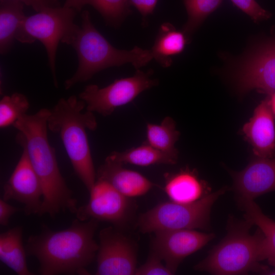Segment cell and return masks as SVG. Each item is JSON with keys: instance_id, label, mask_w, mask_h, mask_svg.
<instances>
[{"instance_id": "1", "label": "cell", "mask_w": 275, "mask_h": 275, "mask_svg": "<svg viewBox=\"0 0 275 275\" xmlns=\"http://www.w3.org/2000/svg\"><path fill=\"white\" fill-rule=\"evenodd\" d=\"M98 222L76 218L69 227L58 231L43 225L40 234L28 238L26 255L38 260L42 275L89 274L86 267L94 259L99 247L94 239Z\"/></svg>"}, {"instance_id": "2", "label": "cell", "mask_w": 275, "mask_h": 275, "mask_svg": "<svg viewBox=\"0 0 275 275\" xmlns=\"http://www.w3.org/2000/svg\"><path fill=\"white\" fill-rule=\"evenodd\" d=\"M49 109L41 108L33 115L25 114L13 125L18 131L17 142L24 149L37 173L43 190L39 215L54 217L61 211L75 213L77 201L73 197L60 172L56 152L47 135Z\"/></svg>"}, {"instance_id": "3", "label": "cell", "mask_w": 275, "mask_h": 275, "mask_svg": "<svg viewBox=\"0 0 275 275\" xmlns=\"http://www.w3.org/2000/svg\"><path fill=\"white\" fill-rule=\"evenodd\" d=\"M252 226L245 218L240 221L231 216L225 237L195 266V269L218 275L243 274L252 271L264 274L269 268L260 263L267 259L265 239L259 228L251 234Z\"/></svg>"}, {"instance_id": "4", "label": "cell", "mask_w": 275, "mask_h": 275, "mask_svg": "<svg viewBox=\"0 0 275 275\" xmlns=\"http://www.w3.org/2000/svg\"><path fill=\"white\" fill-rule=\"evenodd\" d=\"M84 101L72 95L61 98L47 118L48 129L60 136L76 175L89 191L96 179L87 130H94L97 123L93 112L86 110Z\"/></svg>"}, {"instance_id": "5", "label": "cell", "mask_w": 275, "mask_h": 275, "mask_svg": "<svg viewBox=\"0 0 275 275\" xmlns=\"http://www.w3.org/2000/svg\"><path fill=\"white\" fill-rule=\"evenodd\" d=\"M71 45L77 53L78 65L72 76L65 81L66 90L105 69L130 63L140 69L153 59L150 49L135 46L127 50L114 47L96 29L87 10L81 13V25Z\"/></svg>"}, {"instance_id": "6", "label": "cell", "mask_w": 275, "mask_h": 275, "mask_svg": "<svg viewBox=\"0 0 275 275\" xmlns=\"http://www.w3.org/2000/svg\"><path fill=\"white\" fill-rule=\"evenodd\" d=\"M77 12L70 8L58 6L26 16L16 40L31 44L39 40L45 47L54 86L58 87L56 60L60 42L71 45L80 26L74 22Z\"/></svg>"}, {"instance_id": "7", "label": "cell", "mask_w": 275, "mask_h": 275, "mask_svg": "<svg viewBox=\"0 0 275 275\" xmlns=\"http://www.w3.org/2000/svg\"><path fill=\"white\" fill-rule=\"evenodd\" d=\"M223 187L191 204L161 203L142 214L138 226L143 233L179 229H208L211 207L227 190Z\"/></svg>"}, {"instance_id": "8", "label": "cell", "mask_w": 275, "mask_h": 275, "mask_svg": "<svg viewBox=\"0 0 275 275\" xmlns=\"http://www.w3.org/2000/svg\"><path fill=\"white\" fill-rule=\"evenodd\" d=\"M153 72L152 70L144 72L137 69L133 76L116 79L103 88L88 85L78 97L86 103L87 110L109 116L117 107L128 104L144 91L157 86L158 80L152 77Z\"/></svg>"}, {"instance_id": "9", "label": "cell", "mask_w": 275, "mask_h": 275, "mask_svg": "<svg viewBox=\"0 0 275 275\" xmlns=\"http://www.w3.org/2000/svg\"><path fill=\"white\" fill-rule=\"evenodd\" d=\"M88 202L77 208L75 213L81 221L90 219L123 225L130 218L133 204L130 198L116 190L107 182L97 179L89 191Z\"/></svg>"}, {"instance_id": "10", "label": "cell", "mask_w": 275, "mask_h": 275, "mask_svg": "<svg viewBox=\"0 0 275 275\" xmlns=\"http://www.w3.org/2000/svg\"><path fill=\"white\" fill-rule=\"evenodd\" d=\"M97 275H132L136 267V249L132 241L112 227L99 233Z\"/></svg>"}, {"instance_id": "11", "label": "cell", "mask_w": 275, "mask_h": 275, "mask_svg": "<svg viewBox=\"0 0 275 275\" xmlns=\"http://www.w3.org/2000/svg\"><path fill=\"white\" fill-rule=\"evenodd\" d=\"M237 91L252 90L270 96L275 92V40L261 45L243 61L233 75Z\"/></svg>"}, {"instance_id": "12", "label": "cell", "mask_w": 275, "mask_h": 275, "mask_svg": "<svg viewBox=\"0 0 275 275\" xmlns=\"http://www.w3.org/2000/svg\"><path fill=\"white\" fill-rule=\"evenodd\" d=\"M154 233L151 251L160 257L173 274L186 257L201 249L215 236L195 229L161 230Z\"/></svg>"}, {"instance_id": "13", "label": "cell", "mask_w": 275, "mask_h": 275, "mask_svg": "<svg viewBox=\"0 0 275 275\" xmlns=\"http://www.w3.org/2000/svg\"><path fill=\"white\" fill-rule=\"evenodd\" d=\"M3 191V199L6 201L14 200L23 204L22 210L26 215H39L43 202V187L24 149L4 186Z\"/></svg>"}, {"instance_id": "14", "label": "cell", "mask_w": 275, "mask_h": 275, "mask_svg": "<svg viewBox=\"0 0 275 275\" xmlns=\"http://www.w3.org/2000/svg\"><path fill=\"white\" fill-rule=\"evenodd\" d=\"M237 200H254L275 191V157L255 156L240 171L229 170Z\"/></svg>"}, {"instance_id": "15", "label": "cell", "mask_w": 275, "mask_h": 275, "mask_svg": "<svg viewBox=\"0 0 275 275\" xmlns=\"http://www.w3.org/2000/svg\"><path fill=\"white\" fill-rule=\"evenodd\" d=\"M275 118L267 98L255 108L252 117L242 128V133L252 147L255 156L271 158L275 155Z\"/></svg>"}, {"instance_id": "16", "label": "cell", "mask_w": 275, "mask_h": 275, "mask_svg": "<svg viewBox=\"0 0 275 275\" xmlns=\"http://www.w3.org/2000/svg\"><path fill=\"white\" fill-rule=\"evenodd\" d=\"M165 179L164 191L174 202L193 203L211 193L209 184L199 177L195 169H181L166 174Z\"/></svg>"}, {"instance_id": "17", "label": "cell", "mask_w": 275, "mask_h": 275, "mask_svg": "<svg viewBox=\"0 0 275 275\" xmlns=\"http://www.w3.org/2000/svg\"><path fill=\"white\" fill-rule=\"evenodd\" d=\"M122 166L106 158L96 172L97 179L107 182L129 198L144 195L154 186V184L142 174Z\"/></svg>"}, {"instance_id": "18", "label": "cell", "mask_w": 275, "mask_h": 275, "mask_svg": "<svg viewBox=\"0 0 275 275\" xmlns=\"http://www.w3.org/2000/svg\"><path fill=\"white\" fill-rule=\"evenodd\" d=\"M188 41L182 31L177 30L169 22H164L160 26L150 49L153 59L162 67H169L172 64V57L181 53Z\"/></svg>"}, {"instance_id": "19", "label": "cell", "mask_w": 275, "mask_h": 275, "mask_svg": "<svg viewBox=\"0 0 275 275\" xmlns=\"http://www.w3.org/2000/svg\"><path fill=\"white\" fill-rule=\"evenodd\" d=\"M22 229L15 227L0 234V260L18 275H32L22 241Z\"/></svg>"}, {"instance_id": "20", "label": "cell", "mask_w": 275, "mask_h": 275, "mask_svg": "<svg viewBox=\"0 0 275 275\" xmlns=\"http://www.w3.org/2000/svg\"><path fill=\"white\" fill-rule=\"evenodd\" d=\"M19 0H0V52L9 51L26 16Z\"/></svg>"}, {"instance_id": "21", "label": "cell", "mask_w": 275, "mask_h": 275, "mask_svg": "<svg viewBox=\"0 0 275 275\" xmlns=\"http://www.w3.org/2000/svg\"><path fill=\"white\" fill-rule=\"evenodd\" d=\"M178 158V155L163 152L144 143L140 146L123 152L114 151L106 158L122 164L147 167L156 164H174Z\"/></svg>"}, {"instance_id": "22", "label": "cell", "mask_w": 275, "mask_h": 275, "mask_svg": "<svg viewBox=\"0 0 275 275\" xmlns=\"http://www.w3.org/2000/svg\"><path fill=\"white\" fill-rule=\"evenodd\" d=\"M244 212V218L255 225L263 233L265 239L266 261L275 267V221L265 215L254 200H237Z\"/></svg>"}, {"instance_id": "23", "label": "cell", "mask_w": 275, "mask_h": 275, "mask_svg": "<svg viewBox=\"0 0 275 275\" xmlns=\"http://www.w3.org/2000/svg\"><path fill=\"white\" fill-rule=\"evenodd\" d=\"M179 136L180 132L176 130L174 120L166 117L160 124H147V140L145 143L163 152L178 155L175 145Z\"/></svg>"}, {"instance_id": "24", "label": "cell", "mask_w": 275, "mask_h": 275, "mask_svg": "<svg viewBox=\"0 0 275 275\" xmlns=\"http://www.w3.org/2000/svg\"><path fill=\"white\" fill-rule=\"evenodd\" d=\"M188 19L182 32L188 41L190 36L200 26L204 20L218 8L222 0H182Z\"/></svg>"}, {"instance_id": "25", "label": "cell", "mask_w": 275, "mask_h": 275, "mask_svg": "<svg viewBox=\"0 0 275 275\" xmlns=\"http://www.w3.org/2000/svg\"><path fill=\"white\" fill-rule=\"evenodd\" d=\"M84 5L93 7L108 25L116 28L132 12L128 0H85Z\"/></svg>"}, {"instance_id": "26", "label": "cell", "mask_w": 275, "mask_h": 275, "mask_svg": "<svg viewBox=\"0 0 275 275\" xmlns=\"http://www.w3.org/2000/svg\"><path fill=\"white\" fill-rule=\"evenodd\" d=\"M30 103L27 97L20 93L4 96L0 101V127L13 124L27 114Z\"/></svg>"}, {"instance_id": "27", "label": "cell", "mask_w": 275, "mask_h": 275, "mask_svg": "<svg viewBox=\"0 0 275 275\" xmlns=\"http://www.w3.org/2000/svg\"><path fill=\"white\" fill-rule=\"evenodd\" d=\"M154 252L151 251L144 264L137 268L135 275H171L172 272Z\"/></svg>"}, {"instance_id": "28", "label": "cell", "mask_w": 275, "mask_h": 275, "mask_svg": "<svg viewBox=\"0 0 275 275\" xmlns=\"http://www.w3.org/2000/svg\"><path fill=\"white\" fill-rule=\"evenodd\" d=\"M255 22L269 19L271 14L262 8L255 0H230Z\"/></svg>"}, {"instance_id": "29", "label": "cell", "mask_w": 275, "mask_h": 275, "mask_svg": "<svg viewBox=\"0 0 275 275\" xmlns=\"http://www.w3.org/2000/svg\"><path fill=\"white\" fill-rule=\"evenodd\" d=\"M130 6L134 7L141 14L144 22L153 13L158 0H128Z\"/></svg>"}, {"instance_id": "30", "label": "cell", "mask_w": 275, "mask_h": 275, "mask_svg": "<svg viewBox=\"0 0 275 275\" xmlns=\"http://www.w3.org/2000/svg\"><path fill=\"white\" fill-rule=\"evenodd\" d=\"M22 209L13 206L8 203L4 199L0 200V224L1 226H7L10 217L15 213Z\"/></svg>"}, {"instance_id": "31", "label": "cell", "mask_w": 275, "mask_h": 275, "mask_svg": "<svg viewBox=\"0 0 275 275\" xmlns=\"http://www.w3.org/2000/svg\"><path fill=\"white\" fill-rule=\"evenodd\" d=\"M24 5L32 7L36 12L45 9L60 6L59 0H19Z\"/></svg>"}, {"instance_id": "32", "label": "cell", "mask_w": 275, "mask_h": 275, "mask_svg": "<svg viewBox=\"0 0 275 275\" xmlns=\"http://www.w3.org/2000/svg\"><path fill=\"white\" fill-rule=\"evenodd\" d=\"M85 0H66L64 6L72 8L77 12H80L85 6Z\"/></svg>"}, {"instance_id": "33", "label": "cell", "mask_w": 275, "mask_h": 275, "mask_svg": "<svg viewBox=\"0 0 275 275\" xmlns=\"http://www.w3.org/2000/svg\"><path fill=\"white\" fill-rule=\"evenodd\" d=\"M268 105L275 118V92L270 96H267Z\"/></svg>"}, {"instance_id": "34", "label": "cell", "mask_w": 275, "mask_h": 275, "mask_svg": "<svg viewBox=\"0 0 275 275\" xmlns=\"http://www.w3.org/2000/svg\"><path fill=\"white\" fill-rule=\"evenodd\" d=\"M264 274L275 275V269L272 270L269 269L266 271Z\"/></svg>"}]
</instances>
